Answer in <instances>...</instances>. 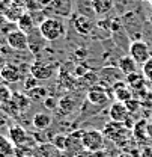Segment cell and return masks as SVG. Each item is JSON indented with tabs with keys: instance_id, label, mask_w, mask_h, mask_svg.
<instances>
[{
	"instance_id": "15",
	"label": "cell",
	"mask_w": 152,
	"mask_h": 157,
	"mask_svg": "<svg viewBox=\"0 0 152 157\" xmlns=\"http://www.w3.org/2000/svg\"><path fill=\"white\" fill-rule=\"evenodd\" d=\"M91 6L98 15H107L114 6V0H91Z\"/></svg>"
},
{
	"instance_id": "33",
	"label": "cell",
	"mask_w": 152,
	"mask_h": 157,
	"mask_svg": "<svg viewBox=\"0 0 152 157\" xmlns=\"http://www.w3.org/2000/svg\"><path fill=\"white\" fill-rule=\"evenodd\" d=\"M151 21H152V15H151Z\"/></svg>"
},
{
	"instance_id": "2",
	"label": "cell",
	"mask_w": 152,
	"mask_h": 157,
	"mask_svg": "<svg viewBox=\"0 0 152 157\" xmlns=\"http://www.w3.org/2000/svg\"><path fill=\"white\" fill-rule=\"evenodd\" d=\"M104 144H106V136L102 132L95 130V128L83 132V148L86 151L95 153L99 150H104Z\"/></svg>"
},
{
	"instance_id": "25",
	"label": "cell",
	"mask_w": 152,
	"mask_h": 157,
	"mask_svg": "<svg viewBox=\"0 0 152 157\" xmlns=\"http://www.w3.org/2000/svg\"><path fill=\"white\" fill-rule=\"evenodd\" d=\"M66 140H68V136H65V135H56L54 139H53V147L63 153L65 148H66Z\"/></svg>"
},
{
	"instance_id": "34",
	"label": "cell",
	"mask_w": 152,
	"mask_h": 157,
	"mask_svg": "<svg viewBox=\"0 0 152 157\" xmlns=\"http://www.w3.org/2000/svg\"><path fill=\"white\" fill-rule=\"evenodd\" d=\"M0 82H2V78H0Z\"/></svg>"
},
{
	"instance_id": "11",
	"label": "cell",
	"mask_w": 152,
	"mask_h": 157,
	"mask_svg": "<svg viewBox=\"0 0 152 157\" xmlns=\"http://www.w3.org/2000/svg\"><path fill=\"white\" fill-rule=\"evenodd\" d=\"M87 100H89V103H92L95 106H104L109 101V95H107L106 89H102L101 86H94L87 92Z\"/></svg>"
},
{
	"instance_id": "14",
	"label": "cell",
	"mask_w": 152,
	"mask_h": 157,
	"mask_svg": "<svg viewBox=\"0 0 152 157\" xmlns=\"http://www.w3.org/2000/svg\"><path fill=\"white\" fill-rule=\"evenodd\" d=\"M137 65H139V63L128 55V56H124V58L119 59L117 68H119L120 73L127 77V76H130V74H133V73H137Z\"/></svg>"
},
{
	"instance_id": "31",
	"label": "cell",
	"mask_w": 152,
	"mask_h": 157,
	"mask_svg": "<svg viewBox=\"0 0 152 157\" xmlns=\"http://www.w3.org/2000/svg\"><path fill=\"white\" fill-rule=\"evenodd\" d=\"M139 2H149V0H139Z\"/></svg>"
},
{
	"instance_id": "29",
	"label": "cell",
	"mask_w": 152,
	"mask_h": 157,
	"mask_svg": "<svg viewBox=\"0 0 152 157\" xmlns=\"http://www.w3.org/2000/svg\"><path fill=\"white\" fill-rule=\"evenodd\" d=\"M74 157H92V153H89V151H86V150H83L81 153H78L76 154Z\"/></svg>"
},
{
	"instance_id": "28",
	"label": "cell",
	"mask_w": 152,
	"mask_h": 157,
	"mask_svg": "<svg viewBox=\"0 0 152 157\" xmlns=\"http://www.w3.org/2000/svg\"><path fill=\"white\" fill-rule=\"evenodd\" d=\"M6 65H8V60H6V58H5L3 53H0V73H2V70H3Z\"/></svg>"
},
{
	"instance_id": "9",
	"label": "cell",
	"mask_w": 152,
	"mask_h": 157,
	"mask_svg": "<svg viewBox=\"0 0 152 157\" xmlns=\"http://www.w3.org/2000/svg\"><path fill=\"white\" fill-rule=\"evenodd\" d=\"M72 24L76 27V30L80 35H89L92 32V27H94V23L92 20L89 18L87 15L84 14H77L72 17Z\"/></svg>"
},
{
	"instance_id": "3",
	"label": "cell",
	"mask_w": 152,
	"mask_h": 157,
	"mask_svg": "<svg viewBox=\"0 0 152 157\" xmlns=\"http://www.w3.org/2000/svg\"><path fill=\"white\" fill-rule=\"evenodd\" d=\"M6 44L15 52L29 50V33H26L20 29L11 30L6 35Z\"/></svg>"
},
{
	"instance_id": "5",
	"label": "cell",
	"mask_w": 152,
	"mask_h": 157,
	"mask_svg": "<svg viewBox=\"0 0 152 157\" xmlns=\"http://www.w3.org/2000/svg\"><path fill=\"white\" fill-rule=\"evenodd\" d=\"M45 9L51 11L53 15H56L57 18L71 17V14H72V2L71 0H51L45 6Z\"/></svg>"
},
{
	"instance_id": "7",
	"label": "cell",
	"mask_w": 152,
	"mask_h": 157,
	"mask_svg": "<svg viewBox=\"0 0 152 157\" xmlns=\"http://www.w3.org/2000/svg\"><path fill=\"white\" fill-rule=\"evenodd\" d=\"M83 148V130L74 132L71 135H68V140H66V148H65V154L68 157H74L76 154L81 153Z\"/></svg>"
},
{
	"instance_id": "10",
	"label": "cell",
	"mask_w": 152,
	"mask_h": 157,
	"mask_svg": "<svg viewBox=\"0 0 152 157\" xmlns=\"http://www.w3.org/2000/svg\"><path fill=\"white\" fill-rule=\"evenodd\" d=\"M0 78L2 82L8 83V85H14V83H18L21 80V71L17 65H12V63H8L2 73H0Z\"/></svg>"
},
{
	"instance_id": "1",
	"label": "cell",
	"mask_w": 152,
	"mask_h": 157,
	"mask_svg": "<svg viewBox=\"0 0 152 157\" xmlns=\"http://www.w3.org/2000/svg\"><path fill=\"white\" fill-rule=\"evenodd\" d=\"M38 30L45 41H57L66 35V24L57 17H47L41 21Z\"/></svg>"
},
{
	"instance_id": "19",
	"label": "cell",
	"mask_w": 152,
	"mask_h": 157,
	"mask_svg": "<svg viewBox=\"0 0 152 157\" xmlns=\"http://www.w3.org/2000/svg\"><path fill=\"white\" fill-rule=\"evenodd\" d=\"M18 29L20 30H23V32H26V33H30V32H33V18L29 15V14H23V15H20L18 18Z\"/></svg>"
},
{
	"instance_id": "32",
	"label": "cell",
	"mask_w": 152,
	"mask_h": 157,
	"mask_svg": "<svg viewBox=\"0 0 152 157\" xmlns=\"http://www.w3.org/2000/svg\"><path fill=\"white\" fill-rule=\"evenodd\" d=\"M149 5H151V8H152V0H149Z\"/></svg>"
},
{
	"instance_id": "24",
	"label": "cell",
	"mask_w": 152,
	"mask_h": 157,
	"mask_svg": "<svg viewBox=\"0 0 152 157\" xmlns=\"http://www.w3.org/2000/svg\"><path fill=\"white\" fill-rule=\"evenodd\" d=\"M142 74L146 78V82L149 85H152V56L142 65Z\"/></svg>"
},
{
	"instance_id": "4",
	"label": "cell",
	"mask_w": 152,
	"mask_h": 157,
	"mask_svg": "<svg viewBox=\"0 0 152 157\" xmlns=\"http://www.w3.org/2000/svg\"><path fill=\"white\" fill-rule=\"evenodd\" d=\"M130 56L137 62V63H145L148 59L151 58V50L149 45L145 41H134L130 45Z\"/></svg>"
},
{
	"instance_id": "12",
	"label": "cell",
	"mask_w": 152,
	"mask_h": 157,
	"mask_svg": "<svg viewBox=\"0 0 152 157\" xmlns=\"http://www.w3.org/2000/svg\"><path fill=\"white\" fill-rule=\"evenodd\" d=\"M113 95L117 101L125 103V101H128V100L133 98V91H131V88L128 86V83L117 82V83L113 85Z\"/></svg>"
},
{
	"instance_id": "23",
	"label": "cell",
	"mask_w": 152,
	"mask_h": 157,
	"mask_svg": "<svg viewBox=\"0 0 152 157\" xmlns=\"http://www.w3.org/2000/svg\"><path fill=\"white\" fill-rule=\"evenodd\" d=\"M12 91H11V88L8 86V83H5V82H0V104H3V103H6V101H9L11 98H12Z\"/></svg>"
},
{
	"instance_id": "22",
	"label": "cell",
	"mask_w": 152,
	"mask_h": 157,
	"mask_svg": "<svg viewBox=\"0 0 152 157\" xmlns=\"http://www.w3.org/2000/svg\"><path fill=\"white\" fill-rule=\"evenodd\" d=\"M47 89L44 88V86H36V88H33V89H30V91H27V97L30 98V100H42V98L47 97Z\"/></svg>"
},
{
	"instance_id": "6",
	"label": "cell",
	"mask_w": 152,
	"mask_h": 157,
	"mask_svg": "<svg viewBox=\"0 0 152 157\" xmlns=\"http://www.w3.org/2000/svg\"><path fill=\"white\" fill-rule=\"evenodd\" d=\"M30 74L38 78L39 82L41 80H48L54 74V67L48 62H44V60H35L30 65Z\"/></svg>"
},
{
	"instance_id": "8",
	"label": "cell",
	"mask_w": 152,
	"mask_h": 157,
	"mask_svg": "<svg viewBox=\"0 0 152 157\" xmlns=\"http://www.w3.org/2000/svg\"><path fill=\"white\" fill-rule=\"evenodd\" d=\"M109 115L112 118V121H114V122H122V124H125V121L130 118V112H128L125 103L116 101V103H113V104L110 106Z\"/></svg>"
},
{
	"instance_id": "27",
	"label": "cell",
	"mask_w": 152,
	"mask_h": 157,
	"mask_svg": "<svg viewBox=\"0 0 152 157\" xmlns=\"http://www.w3.org/2000/svg\"><path fill=\"white\" fill-rule=\"evenodd\" d=\"M92 157H109V153L106 150H99V151L92 153Z\"/></svg>"
},
{
	"instance_id": "30",
	"label": "cell",
	"mask_w": 152,
	"mask_h": 157,
	"mask_svg": "<svg viewBox=\"0 0 152 157\" xmlns=\"http://www.w3.org/2000/svg\"><path fill=\"white\" fill-rule=\"evenodd\" d=\"M119 157H133V156H131V154H128V153H125V154H120Z\"/></svg>"
},
{
	"instance_id": "17",
	"label": "cell",
	"mask_w": 152,
	"mask_h": 157,
	"mask_svg": "<svg viewBox=\"0 0 152 157\" xmlns=\"http://www.w3.org/2000/svg\"><path fill=\"white\" fill-rule=\"evenodd\" d=\"M122 76H124V74L120 73L119 68H104V70L101 71V74H99L101 80L107 82L109 85H114V83L120 82V77H122Z\"/></svg>"
},
{
	"instance_id": "21",
	"label": "cell",
	"mask_w": 152,
	"mask_h": 157,
	"mask_svg": "<svg viewBox=\"0 0 152 157\" xmlns=\"http://www.w3.org/2000/svg\"><path fill=\"white\" fill-rule=\"evenodd\" d=\"M12 101L15 103L18 110H26L29 107V104H30V98L27 95H23V94H14L12 95Z\"/></svg>"
},
{
	"instance_id": "20",
	"label": "cell",
	"mask_w": 152,
	"mask_h": 157,
	"mask_svg": "<svg viewBox=\"0 0 152 157\" xmlns=\"http://www.w3.org/2000/svg\"><path fill=\"white\" fill-rule=\"evenodd\" d=\"M11 156H14L12 142H9L5 137H0V157H11Z\"/></svg>"
},
{
	"instance_id": "26",
	"label": "cell",
	"mask_w": 152,
	"mask_h": 157,
	"mask_svg": "<svg viewBox=\"0 0 152 157\" xmlns=\"http://www.w3.org/2000/svg\"><path fill=\"white\" fill-rule=\"evenodd\" d=\"M36 86H39V80L36 77H33L32 74L29 77L24 78V89H26V92L30 91V89H33V88H36Z\"/></svg>"
},
{
	"instance_id": "16",
	"label": "cell",
	"mask_w": 152,
	"mask_h": 157,
	"mask_svg": "<svg viewBox=\"0 0 152 157\" xmlns=\"http://www.w3.org/2000/svg\"><path fill=\"white\" fill-rule=\"evenodd\" d=\"M51 121H53L51 115H48L45 112H38V113H35V117L32 119V124L36 130L42 132V130H47L51 125Z\"/></svg>"
},
{
	"instance_id": "18",
	"label": "cell",
	"mask_w": 152,
	"mask_h": 157,
	"mask_svg": "<svg viewBox=\"0 0 152 157\" xmlns=\"http://www.w3.org/2000/svg\"><path fill=\"white\" fill-rule=\"evenodd\" d=\"M9 139L14 145H23L26 140H27V135H26V130L20 125H12L9 128Z\"/></svg>"
},
{
	"instance_id": "13",
	"label": "cell",
	"mask_w": 152,
	"mask_h": 157,
	"mask_svg": "<svg viewBox=\"0 0 152 157\" xmlns=\"http://www.w3.org/2000/svg\"><path fill=\"white\" fill-rule=\"evenodd\" d=\"M127 83H128V86L131 88L133 92H139V94L143 92L146 89V85H148V82L143 77V74H137V73L127 76Z\"/></svg>"
}]
</instances>
